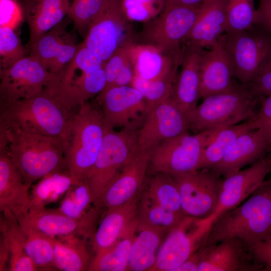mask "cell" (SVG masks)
Instances as JSON below:
<instances>
[{
    "mask_svg": "<svg viewBox=\"0 0 271 271\" xmlns=\"http://www.w3.org/2000/svg\"><path fill=\"white\" fill-rule=\"evenodd\" d=\"M78 110L70 108L45 86L41 92L30 98L1 103L0 124L58 138L66 151L71 124Z\"/></svg>",
    "mask_w": 271,
    "mask_h": 271,
    "instance_id": "1",
    "label": "cell"
},
{
    "mask_svg": "<svg viewBox=\"0 0 271 271\" xmlns=\"http://www.w3.org/2000/svg\"><path fill=\"white\" fill-rule=\"evenodd\" d=\"M0 153L9 156L30 186L49 174L68 171L65 148L57 138L0 124Z\"/></svg>",
    "mask_w": 271,
    "mask_h": 271,
    "instance_id": "2",
    "label": "cell"
},
{
    "mask_svg": "<svg viewBox=\"0 0 271 271\" xmlns=\"http://www.w3.org/2000/svg\"><path fill=\"white\" fill-rule=\"evenodd\" d=\"M271 235V180L242 204L218 215L204 245L236 238L248 248Z\"/></svg>",
    "mask_w": 271,
    "mask_h": 271,
    "instance_id": "3",
    "label": "cell"
},
{
    "mask_svg": "<svg viewBox=\"0 0 271 271\" xmlns=\"http://www.w3.org/2000/svg\"><path fill=\"white\" fill-rule=\"evenodd\" d=\"M260 98L249 84H235L226 92L203 99L187 117L193 133L221 129L253 118Z\"/></svg>",
    "mask_w": 271,
    "mask_h": 271,
    "instance_id": "4",
    "label": "cell"
},
{
    "mask_svg": "<svg viewBox=\"0 0 271 271\" xmlns=\"http://www.w3.org/2000/svg\"><path fill=\"white\" fill-rule=\"evenodd\" d=\"M105 124L98 104L88 101L76 113L70 129L65 160L68 172L75 182L85 179L102 144Z\"/></svg>",
    "mask_w": 271,
    "mask_h": 271,
    "instance_id": "5",
    "label": "cell"
},
{
    "mask_svg": "<svg viewBox=\"0 0 271 271\" xmlns=\"http://www.w3.org/2000/svg\"><path fill=\"white\" fill-rule=\"evenodd\" d=\"M105 126L102 146L85 178L95 204L101 206V199L106 188L139 149V128L125 127L115 131Z\"/></svg>",
    "mask_w": 271,
    "mask_h": 271,
    "instance_id": "6",
    "label": "cell"
},
{
    "mask_svg": "<svg viewBox=\"0 0 271 271\" xmlns=\"http://www.w3.org/2000/svg\"><path fill=\"white\" fill-rule=\"evenodd\" d=\"M221 38L230 56L233 78L249 84L271 67V35L256 25Z\"/></svg>",
    "mask_w": 271,
    "mask_h": 271,
    "instance_id": "7",
    "label": "cell"
},
{
    "mask_svg": "<svg viewBox=\"0 0 271 271\" xmlns=\"http://www.w3.org/2000/svg\"><path fill=\"white\" fill-rule=\"evenodd\" d=\"M220 129L188 131L162 142L151 152L148 173L175 175L199 170L204 148Z\"/></svg>",
    "mask_w": 271,
    "mask_h": 271,
    "instance_id": "8",
    "label": "cell"
},
{
    "mask_svg": "<svg viewBox=\"0 0 271 271\" xmlns=\"http://www.w3.org/2000/svg\"><path fill=\"white\" fill-rule=\"evenodd\" d=\"M215 219L184 216L165 237L153 271H175L204 245Z\"/></svg>",
    "mask_w": 271,
    "mask_h": 271,
    "instance_id": "9",
    "label": "cell"
},
{
    "mask_svg": "<svg viewBox=\"0 0 271 271\" xmlns=\"http://www.w3.org/2000/svg\"><path fill=\"white\" fill-rule=\"evenodd\" d=\"M201 6L164 9L159 17L144 27L140 34L143 44L154 46L171 56L181 57L180 44L192 30Z\"/></svg>",
    "mask_w": 271,
    "mask_h": 271,
    "instance_id": "10",
    "label": "cell"
},
{
    "mask_svg": "<svg viewBox=\"0 0 271 271\" xmlns=\"http://www.w3.org/2000/svg\"><path fill=\"white\" fill-rule=\"evenodd\" d=\"M131 40L122 0H105L82 43L105 63L120 47Z\"/></svg>",
    "mask_w": 271,
    "mask_h": 271,
    "instance_id": "11",
    "label": "cell"
},
{
    "mask_svg": "<svg viewBox=\"0 0 271 271\" xmlns=\"http://www.w3.org/2000/svg\"><path fill=\"white\" fill-rule=\"evenodd\" d=\"M171 176L179 189L186 215L201 218L215 217L222 182L219 174L211 169H202Z\"/></svg>",
    "mask_w": 271,
    "mask_h": 271,
    "instance_id": "12",
    "label": "cell"
},
{
    "mask_svg": "<svg viewBox=\"0 0 271 271\" xmlns=\"http://www.w3.org/2000/svg\"><path fill=\"white\" fill-rule=\"evenodd\" d=\"M106 126L140 128L147 113L143 94L131 85L112 87L96 99Z\"/></svg>",
    "mask_w": 271,
    "mask_h": 271,
    "instance_id": "13",
    "label": "cell"
},
{
    "mask_svg": "<svg viewBox=\"0 0 271 271\" xmlns=\"http://www.w3.org/2000/svg\"><path fill=\"white\" fill-rule=\"evenodd\" d=\"M52 74L33 57L26 56L0 70L1 103L28 99L41 92Z\"/></svg>",
    "mask_w": 271,
    "mask_h": 271,
    "instance_id": "14",
    "label": "cell"
},
{
    "mask_svg": "<svg viewBox=\"0 0 271 271\" xmlns=\"http://www.w3.org/2000/svg\"><path fill=\"white\" fill-rule=\"evenodd\" d=\"M188 131L187 117L171 97L147 113L138 130V148L151 152L162 142Z\"/></svg>",
    "mask_w": 271,
    "mask_h": 271,
    "instance_id": "15",
    "label": "cell"
},
{
    "mask_svg": "<svg viewBox=\"0 0 271 271\" xmlns=\"http://www.w3.org/2000/svg\"><path fill=\"white\" fill-rule=\"evenodd\" d=\"M102 209L101 206H97L79 218L69 217L56 209H30L18 221L50 237L76 235L90 240L98 224Z\"/></svg>",
    "mask_w": 271,
    "mask_h": 271,
    "instance_id": "16",
    "label": "cell"
},
{
    "mask_svg": "<svg viewBox=\"0 0 271 271\" xmlns=\"http://www.w3.org/2000/svg\"><path fill=\"white\" fill-rule=\"evenodd\" d=\"M151 152L137 150L104 191L100 204L106 210L122 205L139 196L148 172Z\"/></svg>",
    "mask_w": 271,
    "mask_h": 271,
    "instance_id": "17",
    "label": "cell"
},
{
    "mask_svg": "<svg viewBox=\"0 0 271 271\" xmlns=\"http://www.w3.org/2000/svg\"><path fill=\"white\" fill-rule=\"evenodd\" d=\"M270 172L271 152L248 168L224 178L215 217L244 202L265 182Z\"/></svg>",
    "mask_w": 271,
    "mask_h": 271,
    "instance_id": "18",
    "label": "cell"
},
{
    "mask_svg": "<svg viewBox=\"0 0 271 271\" xmlns=\"http://www.w3.org/2000/svg\"><path fill=\"white\" fill-rule=\"evenodd\" d=\"M198 271H256L248 247L236 238L206 244L200 248Z\"/></svg>",
    "mask_w": 271,
    "mask_h": 271,
    "instance_id": "19",
    "label": "cell"
},
{
    "mask_svg": "<svg viewBox=\"0 0 271 271\" xmlns=\"http://www.w3.org/2000/svg\"><path fill=\"white\" fill-rule=\"evenodd\" d=\"M200 75V97L202 99L233 87L232 64L221 37L211 48L203 49Z\"/></svg>",
    "mask_w": 271,
    "mask_h": 271,
    "instance_id": "20",
    "label": "cell"
},
{
    "mask_svg": "<svg viewBox=\"0 0 271 271\" xmlns=\"http://www.w3.org/2000/svg\"><path fill=\"white\" fill-rule=\"evenodd\" d=\"M140 196L122 205L106 210L89 240L93 255L112 246L138 226Z\"/></svg>",
    "mask_w": 271,
    "mask_h": 271,
    "instance_id": "21",
    "label": "cell"
},
{
    "mask_svg": "<svg viewBox=\"0 0 271 271\" xmlns=\"http://www.w3.org/2000/svg\"><path fill=\"white\" fill-rule=\"evenodd\" d=\"M13 162L0 153V210L5 217L17 220L28 213L31 204L30 188Z\"/></svg>",
    "mask_w": 271,
    "mask_h": 271,
    "instance_id": "22",
    "label": "cell"
},
{
    "mask_svg": "<svg viewBox=\"0 0 271 271\" xmlns=\"http://www.w3.org/2000/svg\"><path fill=\"white\" fill-rule=\"evenodd\" d=\"M270 152L261 131L252 129L239 136L221 161L211 170L225 178L244 167L255 163Z\"/></svg>",
    "mask_w": 271,
    "mask_h": 271,
    "instance_id": "23",
    "label": "cell"
},
{
    "mask_svg": "<svg viewBox=\"0 0 271 271\" xmlns=\"http://www.w3.org/2000/svg\"><path fill=\"white\" fill-rule=\"evenodd\" d=\"M203 50L190 45L183 49L181 68L177 75L172 96L187 117L201 98L200 67Z\"/></svg>",
    "mask_w": 271,
    "mask_h": 271,
    "instance_id": "24",
    "label": "cell"
},
{
    "mask_svg": "<svg viewBox=\"0 0 271 271\" xmlns=\"http://www.w3.org/2000/svg\"><path fill=\"white\" fill-rule=\"evenodd\" d=\"M226 0H205L195 24L184 42L187 45L211 48L225 33Z\"/></svg>",
    "mask_w": 271,
    "mask_h": 271,
    "instance_id": "25",
    "label": "cell"
},
{
    "mask_svg": "<svg viewBox=\"0 0 271 271\" xmlns=\"http://www.w3.org/2000/svg\"><path fill=\"white\" fill-rule=\"evenodd\" d=\"M182 56L167 54L149 44L134 43L131 54L135 75L148 81L176 77Z\"/></svg>",
    "mask_w": 271,
    "mask_h": 271,
    "instance_id": "26",
    "label": "cell"
},
{
    "mask_svg": "<svg viewBox=\"0 0 271 271\" xmlns=\"http://www.w3.org/2000/svg\"><path fill=\"white\" fill-rule=\"evenodd\" d=\"M54 246V263L58 270H88L93 257L87 239L76 235L51 237Z\"/></svg>",
    "mask_w": 271,
    "mask_h": 271,
    "instance_id": "27",
    "label": "cell"
},
{
    "mask_svg": "<svg viewBox=\"0 0 271 271\" xmlns=\"http://www.w3.org/2000/svg\"><path fill=\"white\" fill-rule=\"evenodd\" d=\"M71 0H38L27 14L30 37L28 48L67 15Z\"/></svg>",
    "mask_w": 271,
    "mask_h": 271,
    "instance_id": "28",
    "label": "cell"
},
{
    "mask_svg": "<svg viewBox=\"0 0 271 271\" xmlns=\"http://www.w3.org/2000/svg\"><path fill=\"white\" fill-rule=\"evenodd\" d=\"M166 235L163 231L138 225L130 249L128 270L153 271Z\"/></svg>",
    "mask_w": 271,
    "mask_h": 271,
    "instance_id": "29",
    "label": "cell"
},
{
    "mask_svg": "<svg viewBox=\"0 0 271 271\" xmlns=\"http://www.w3.org/2000/svg\"><path fill=\"white\" fill-rule=\"evenodd\" d=\"M76 183L68 171L45 176L38 181L30 191V209L46 208L47 205L62 199Z\"/></svg>",
    "mask_w": 271,
    "mask_h": 271,
    "instance_id": "30",
    "label": "cell"
},
{
    "mask_svg": "<svg viewBox=\"0 0 271 271\" xmlns=\"http://www.w3.org/2000/svg\"><path fill=\"white\" fill-rule=\"evenodd\" d=\"M254 129L257 128L253 117L219 130L204 148L199 169H212L239 136Z\"/></svg>",
    "mask_w": 271,
    "mask_h": 271,
    "instance_id": "31",
    "label": "cell"
},
{
    "mask_svg": "<svg viewBox=\"0 0 271 271\" xmlns=\"http://www.w3.org/2000/svg\"><path fill=\"white\" fill-rule=\"evenodd\" d=\"M0 227L1 234L5 238L9 251L8 270H38L25 250L23 235L17 219L1 215Z\"/></svg>",
    "mask_w": 271,
    "mask_h": 271,
    "instance_id": "32",
    "label": "cell"
},
{
    "mask_svg": "<svg viewBox=\"0 0 271 271\" xmlns=\"http://www.w3.org/2000/svg\"><path fill=\"white\" fill-rule=\"evenodd\" d=\"M19 224L25 250L38 270H57L52 238L28 225Z\"/></svg>",
    "mask_w": 271,
    "mask_h": 271,
    "instance_id": "33",
    "label": "cell"
},
{
    "mask_svg": "<svg viewBox=\"0 0 271 271\" xmlns=\"http://www.w3.org/2000/svg\"><path fill=\"white\" fill-rule=\"evenodd\" d=\"M137 227L130 229L109 248L94 255L88 270H128L130 249Z\"/></svg>",
    "mask_w": 271,
    "mask_h": 271,
    "instance_id": "34",
    "label": "cell"
},
{
    "mask_svg": "<svg viewBox=\"0 0 271 271\" xmlns=\"http://www.w3.org/2000/svg\"><path fill=\"white\" fill-rule=\"evenodd\" d=\"M185 216L163 207L142 191L138 204V225L167 234Z\"/></svg>",
    "mask_w": 271,
    "mask_h": 271,
    "instance_id": "35",
    "label": "cell"
},
{
    "mask_svg": "<svg viewBox=\"0 0 271 271\" xmlns=\"http://www.w3.org/2000/svg\"><path fill=\"white\" fill-rule=\"evenodd\" d=\"M143 191L155 202L177 213L183 211L178 187L172 176L165 173L152 175Z\"/></svg>",
    "mask_w": 271,
    "mask_h": 271,
    "instance_id": "36",
    "label": "cell"
},
{
    "mask_svg": "<svg viewBox=\"0 0 271 271\" xmlns=\"http://www.w3.org/2000/svg\"><path fill=\"white\" fill-rule=\"evenodd\" d=\"M99 206L95 204L88 184L84 179L71 187L56 209L69 217L79 218Z\"/></svg>",
    "mask_w": 271,
    "mask_h": 271,
    "instance_id": "37",
    "label": "cell"
},
{
    "mask_svg": "<svg viewBox=\"0 0 271 271\" xmlns=\"http://www.w3.org/2000/svg\"><path fill=\"white\" fill-rule=\"evenodd\" d=\"M68 22L67 19L63 20L28 48L29 55L36 59L48 71L68 33Z\"/></svg>",
    "mask_w": 271,
    "mask_h": 271,
    "instance_id": "38",
    "label": "cell"
},
{
    "mask_svg": "<svg viewBox=\"0 0 271 271\" xmlns=\"http://www.w3.org/2000/svg\"><path fill=\"white\" fill-rule=\"evenodd\" d=\"M225 34H232L251 29L257 22L254 0H226Z\"/></svg>",
    "mask_w": 271,
    "mask_h": 271,
    "instance_id": "39",
    "label": "cell"
},
{
    "mask_svg": "<svg viewBox=\"0 0 271 271\" xmlns=\"http://www.w3.org/2000/svg\"><path fill=\"white\" fill-rule=\"evenodd\" d=\"M177 76L148 81L134 76L131 86L137 89L144 97L147 104V113L172 97Z\"/></svg>",
    "mask_w": 271,
    "mask_h": 271,
    "instance_id": "40",
    "label": "cell"
},
{
    "mask_svg": "<svg viewBox=\"0 0 271 271\" xmlns=\"http://www.w3.org/2000/svg\"><path fill=\"white\" fill-rule=\"evenodd\" d=\"M26 50L14 29L0 27V70L7 69L26 56Z\"/></svg>",
    "mask_w": 271,
    "mask_h": 271,
    "instance_id": "41",
    "label": "cell"
},
{
    "mask_svg": "<svg viewBox=\"0 0 271 271\" xmlns=\"http://www.w3.org/2000/svg\"><path fill=\"white\" fill-rule=\"evenodd\" d=\"M105 2V0H71L68 17L81 34L87 32L89 25L100 12Z\"/></svg>",
    "mask_w": 271,
    "mask_h": 271,
    "instance_id": "42",
    "label": "cell"
},
{
    "mask_svg": "<svg viewBox=\"0 0 271 271\" xmlns=\"http://www.w3.org/2000/svg\"><path fill=\"white\" fill-rule=\"evenodd\" d=\"M134 43L127 41L120 47L105 62L104 70L105 86L101 92L111 87L124 66L131 60L132 50Z\"/></svg>",
    "mask_w": 271,
    "mask_h": 271,
    "instance_id": "43",
    "label": "cell"
},
{
    "mask_svg": "<svg viewBox=\"0 0 271 271\" xmlns=\"http://www.w3.org/2000/svg\"><path fill=\"white\" fill-rule=\"evenodd\" d=\"M75 38L68 32L62 42L49 69L52 74L59 72L74 58L79 48Z\"/></svg>",
    "mask_w": 271,
    "mask_h": 271,
    "instance_id": "44",
    "label": "cell"
},
{
    "mask_svg": "<svg viewBox=\"0 0 271 271\" xmlns=\"http://www.w3.org/2000/svg\"><path fill=\"white\" fill-rule=\"evenodd\" d=\"M257 129H259L271 152V94L263 97L254 117Z\"/></svg>",
    "mask_w": 271,
    "mask_h": 271,
    "instance_id": "45",
    "label": "cell"
},
{
    "mask_svg": "<svg viewBox=\"0 0 271 271\" xmlns=\"http://www.w3.org/2000/svg\"><path fill=\"white\" fill-rule=\"evenodd\" d=\"M0 27L15 30L23 20V13L15 0H0Z\"/></svg>",
    "mask_w": 271,
    "mask_h": 271,
    "instance_id": "46",
    "label": "cell"
},
{
    "mask_svg": "<svg viewBox=\"0 0 271 271\" xmlns=\"http://www.w3.org/2000/svg\"><path fill=\"white\" fill-rule=\"evenodd\" d=\"M254 262L263 271H271V235L249 247Z\"/></svg>",
    "mask_w": 271,
    "mask_h": 271,
    "instance_id": "47",
    "label": "cell"
},
{
    "mask_svg": "<svg viewBox=\"0 0 271 271\" xmlns=\"http://www.w3.org/2000/svg\"><path fill=\"white\" fill-rule=\"evenodd\" d=\"M249 84L254 94L260 98L271 94V67Z\"/></svg>",
    "mask_w": 271,
    "mask_h": 271,
    "instance_id": "48",
    "label": "cell"
},
{
    "mask_svg": "<svg viewBox=\"0 0 271 271\" xmlns=\"http://www.w3.org/2000/svg\"><path fill=\"white\" fill-rule=\"evenodd\" d=\"M257 10V25L271 35V1L258 0Z\"/></svg>",
    "mask_w": 271,
    "mask_h": 271,
    "instance_id": "49",
    "label": "cell"
},
{
    "mask_svg": "<svg viewBox=\"0 0 271 271\" xmlns=\"http://www.w3.org/2000/svg\"><path fill=\"white\" fill-rule=\"evenodd\" d=\"M134 76V66L131 60L121 70L111 87L131 85Z\"/></svg>",
    "mask_w": 271,
    "mask_h": 271,
    "instance_id": "50",
    "label": "cell"
},
{
    "mask_svg": "<svg viewBox=\"0 0 271 271\" xmlns=\"http://www.w3.org/2000/svg\"><path fill=\"white\" fill-rule=\"evenodd\" d=\"M205 0H164V9L173 7H196L200 6Z\"/></svg>",
    "mask_w": 271,
    "mask_h": 271,
    "instance_id": "51",
    "label": "cell"
},
{
    "mask_svg": "<svg viewBox=\"0 0 271 271\" xmlns=\"http://www.w3.org/2000/svg\"><path fill=\"white\" fill-rule=\"evenodd\" d=\"M270 1H271V0H269Z\"/></svg>",
    "mask_w": 271,
    "mask_h": 271,
    "instance_id": "52",
    "label": "cell"
}]
</instances>
